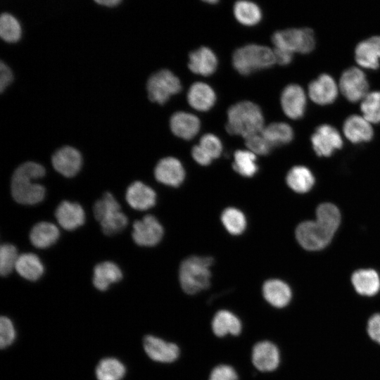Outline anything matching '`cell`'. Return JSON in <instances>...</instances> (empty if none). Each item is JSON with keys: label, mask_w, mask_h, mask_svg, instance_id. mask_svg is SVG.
Instances as JSON below:
<instances>
[{"label": "cell", "mask_w": 380, "mask_h": 380, "mask_svg": "<svg viewBox=\"0 0 380 380\" xmlns=\"http://www.w3.org/2000/svg\"><path fill=\"white\" fill-rule=\"evenodd\" d=\"M263 128L264 117L257 104L244 101L228 109L226 129L229 134L240 135L246 139L260 132Z\"/></svg>", "instance_id": "1"}, {"label": "cell", "mask_w": 380, "mask_h": 380, "mask_svg": "<svg viewBox=\"0 0 380 380\" xmlns=\"http://www.w3.org/2000/svg\"><path fill=\"white\" fill-rule=\"evenodd\" d=\"M213 262V259L210 257L191 256L181 263L179 279L186 293L196 294L210 286V267Z\"/></svg>", "instance_id": "2"}, {"label": "cell", "mask_w": 380, "mask_h": 380, "mask_svg": "<svg viewBox=\"0 0 380 380\" xmlns=\"http://www.w3.org/2000/svg\"><path fill=\"white\" fill-rule=\"evenodd\" d=\"M274 63L276 60L274 51L262 45H245L237 49L232 56L234 68L243 75L270 68Z\"/></svg>", "instance_id": "3"}, {"label": "cell", "mask_w": 380, "mask_h": 380, "mask_svg": "<svg viewBox=\"0 0 380 380\" xmlns=\"http://www.w3.org/2000/svg\"><path fill=\"white\" fill-rule=\"evenodd\" d=\"M274 48L292 53H308L315 46L314 32L308 27L289 28L275 32L272 36Z\"/></svg>", "instance_id": "4"}, {"label": "cell", "mask_w": 380, "mask_h": 380, "mask_svg": "<svg viewBox=\"0 0 380 380\" xmlns=\"http://www.w3.org/2000/svg\"><path fill=\"white\" fill-rule=\"evenodd\" d=\"M146 89L151 101L163 105L171 96L181 91L182 85L179 78L170 70L163 69L149 77Z\"/></svg>", "instance_id": "5"}, {"label": "cell", "mask_w": 380, "mask_h": 380, "mask_svg": "<svg viewBox=\"0 0 380 380\" xmlns=\"http://www.w3.org/2000/svg\"><path fill=\"white\" fill-rule=\"evenodd\" d=\"M335 232L316 221H305L297 227L296 237L300 245L308 251H319L331 241Z\"/></svg>", "instance_id": "6"}, {"label": "cell", "mask_w": 380, "mask_h": 380, "mask_svg": "<svg viewBox=\"0 0 380 380\" xmlns=\"http://www.w3.org/2000/svg\"><path fill=\"white\" fill-rule=\"evenodd\" d=\"M142 346L148 357L157 363L171 364L180 356V348L177 343L153 334L144 336Z\"/></svg>", "instance_id": "7"}, {"label": "cell", "mask_w": 380, "mask_h": 380, "mask_svg": "<svg viewBox=\"0 0 380 380\" xmlns=\"http://www.w3.org/2000/svg\"><path fill=\"white\" fill-rule=\"evenodd\" d=\"M339 87L347 100L357 102L362 100L368 94L369 83L365 72L361 69L350 67L342 73Z\"/></svg>", "instance_id": "8"}, {"label": "cell", "mask_w": 380, "mask_h": 380, "mask_svg": "<svg viewBox=\"0 0 380 380\" xmlns=\"http://www.w3.org/2000/svg\"><path fill=\"white\" fill-rule=\"evenodd\" d=\"M253 367L261 372L275 371L281 362V353L278 346L268 340L257 342L253 346L251 354Z\"/></svg>", "instance_id": "9"}, {"label": "cell", "mask_w": 380, "mask_h": 380, "mask_svg": "<svg viewBox=\"0 0 380 380\" xmlns=\"http://www.w3.org/2000/svg\"><path fill=\"white\" fill-rule=\"evenodd\" d=\"M312 148L319 156H330L343 146L338 131L333 126L324 124L317 127L311 137Z\"/></svg>", "instance_id": "10"}, {"label": "cell", "mask_w": 380, "mask_h": 380, "mask_svg": "<svg viewBox=\"0 0 380 380\" xmlns=\"http://www.w3.org/2000/svg\"><path fill=\"white\" fill-rule=\"evenodd\" d=\"M163 236V228L153 215H146L133 224L132 239L139 246H155L160 242Z\"/></svg>", "instance_id": "11"}, {"label": "cell", "mask_w": 380, "mask_h": 380, "mask_svg": "<svg viewBox=\"0 0 380 380\" xmlns=\"http://www.w3.org/2000/svg\"><path fill=\"white\" fill-rule=\"evenodd\" d=\"M33 179L13 175L11 180V194L19 203L34 205L41 202L45 196L44 187L32 183Z\"/></svg>", "instance_id": "12"}, {"label": "cell", "mask_w": 380, "mask_h": 380, "mask_svg": "<svg viewBox=\"0 0 380 380\" xmlns=\"http://www.w3.org/2000/svg\"><path fill=\"white\" fill-rule=\"evenodd\" d=\"M306 102L305 93L298 84H289L281 92V108L285 115L291 119L297 120L303 116Z\"/></svg>", "instance_id": "13"}, {"label": "cell", "mask_w": 380, "mask_h": 380, "mask_svg": "<svg viewBox=\"0 0 380 380\" xmlns=\"http://www.w3.org/2000/svg\"><path fill=\"white\" fill-rule=\"evenodd\" d=\"M54 169L67 177H71L80 171L82 158L80 151L74 147L65 146L58 149L52 156Z\"/></svg>", "instance_id": "14"}, {"label": "cell", "mask_w": 380, "mask_h": 380, "mask_svg": "<svg viewBox=\"0 0 380 380\" xmlns=\"http://www.w3.org/2000/svg\"><path fill=\"white\" fill-rule=\"evenodd\" d=\"M338 91L334 79L326 73L320 75L308 85L310 99L319 105L332 103L337 98Z\"/></svg>", "instance_id": "15"}, {"label": "cell", "mask_w": 380, "mask_h": 380, "mask_svg": "<svg viewBox=\"0 0 380 380\" xmlns=\"http://www.w3.org/2000/svg\"><path fill=\"white\" fill-rule=\"evenodd\" d=\"M156 179L166 185L178 186L184 179V169L179 160L173 157L161 159L154 170Z\"/></svg>", "instance_id": "16"}, {"label": "cell", "mask_w": 380, "mask_h": 380, "mask_svg": "<svg viewBox=\"0 0 380 380\" xmlns=\"http://www.w3.org/2000/svg\"><path fill=\"white\" fill-rule=\"evenodd\" d=\"M213 333L219 338L227 336H237L242 332L241 319L233 312L222 309L218 310L211 320Z\"/></svg>", "instance_id": "17"}, {"label": "cell", "mask_w": 380, "mask_h": 380, "mask_svg": "<svg viewBox=\"0 0 380 380\" xmlns=\"http://www.w3.org/2000/svg\"><path fill=\"white\" fill-rule=\"evenodd\" d=\"M262 293L265 301L275 308L286 307L292 299V291L284 281L277 279H268L264 282Z\"/></svg>", "instance_id": "18"}, {"label": "cell", "mask_w": 380, "mask_h": 380, "mask_svg": "<svg viewBox=\"0 0 380 380\" xmlns=\"http://www.w3.org/2000/svg\"><path fill=\"white\" fill-rule=\"evenodd\" d=\"M355 58L362 67L376 70L380 65V35L362 40L355 47Z\"/></svg>", "instance_id": "19"}, {"label": "cell", "mask_w": 380, "mask_h": 380, "mask_svg": "<svg viewBox=\"0 0 380 380\" xmlns=\"http://www.w3.org/2000/svg\"><path fill=\"white\" fill-rule=\"evenodd\" d=\"M343 130L345 137L352 143L370 141L374 131L370 122L363 116L352 115L344 121Z\"/></svg>", "instance_id": "20"}, {"label": "cell", "mask_w": 380, "mask_h": 380, "mask_svg": "<svg viewBox=\"0 0 380 380\" xmlns=\"http://www.w3.org/2000/svg\"><path fill=\"white\" fill-rule=\"evenodd\" d=\"M170 127L175 135L183 139L189 140L199 132L201 122L195 115L179 111L171 116Z\"/></svg>", "instance_id": "21"}, {"label": "cell", "mask_w": 380, "mask_h": 380, "mask_svg": "<svg viewBox=\"0 0 380 380\" xmlns=\"http://www.w3.org/2000/svg\"><path fill=\"white\" fill-rule=\"evenodd\" d=\"M188 67L195 74L208 76L216 70L217 58L210 49L202 46L189 53Z\"/></svg>", "instance_id": "22"}, {"label": "cell", "mask_w": 380, "mask_h": 380, "mask_svg": "<svg viewBox=\"0 0 380 380\" xmlns=\"http://www.w3.org/2000/svg\"><path fill=\"white\" fill-rule=\"evenodd\" d=\"M55 216L59 224L67 230H73L82 225L85 214L82 206L77 203L62 201L57 207Z\"/></svg>", "instance_id": "23"}, {"label": "cell", "mask_w": 380, "mask_h": 380, "mask_svg": "<svg viewBox=\"0 0 380 380\" xmlns=\"http://www.w3.org/2000/svg\"><path fill=\"white\" fill-rule=\"evenodd\" d=\"M126 200L134 209L145 210L155 205L156 195L151 187L137 181L128 186Z\"/></svg>", "instance_id": "24"}, {"label": "cell", "mask_w": 380, "mask_h": 380, "mask_svg": "<svg viewBox=\"0 0 380 380\" xmlns=\"http://www.w3.org/2000/svg\"><path fill=\"white\" fill-rule=\"evenodd\" d=\"M187 101L194 109L198 111H207L215 104L216 95L210 85L197 82L192 84L189 89Z\"/></svg>", "instance_id": "25"}, {"label": "cell", "mask_w": 380, "mask_h": 380, "mask_svg": "<svg viewBox=\"0 0 380 380\" xmlns=\"http://www.w3.org/2000/svg\"><path fill=\"white\" fill-rule=\"evenodd\" d=\"M94 372L96 380H123L127 368L118 357L105 356L97 362Z\"/></svg>", "instance_id": "26"}, {"label": "cell", "mask_w": 380, "mask_h": 380, "mask_svg": "<svg viewBox=\"0 0 380 380\" xmlns=\"http://www.w3.org/2000/svg\"><path fill=\"white\" fill-rule=\"evenodd\" d=\"M122 278V273L119 267L112 262L106 261L94 267L92 283L96 289L104 291Z\"/></svg>", "instance_id": "27"}, {"label": "cell", "mask_w": 380, "mask_h": 380, "mask_svg": "<svg viewBox=\"0 0 380 380\" xmlns=\"http://www.w3.org/2000/svg\"><path fill=\"white\" fill-rule=\"evenodd\" d=\"M351 282L356 292L362 296H372L380 290V277L372 269H362L354 272Z\"/></svg>", "instance_id": "28"}, {"label": "cell", "mask_w": 380, "mask_h": 380, "mask_svg": "<svg viewBox=\"0 0 380 380\" xmlns=\"http://www.w3.org/2000/svg\"><path fill=\"white\" fill-rule=\"evenodd\" d=\"M59 235V230L56 225L47 222H41L31 229L30 239L34 246L46 248L55 243Z\"/></svg>", "instance_id": "29"}, {"label": "cell", "mask_w": 380, "mask_h": 380, "mask_svg": "<svg viewBox=\"0 0 380 380\" xmlns=\"http://www.w3.org/2000/svg\"><path fill=\"white\" fill-rule=\"evenodd\" d=\"M15 269L20 277L31 281L38 280L44 271L40 259L33 253L19 255Z\"/></svg>", "instance_id": "30"}, {"label": "cell", "mask_w": 380, "mask_h": 380, "mask_svg": "<svg viewBox=\"0 0 380 380\" xmlns=\"http://www.w3.org/2000/svg\"><path fill=\"white\" fill-rule=\"evenodd\" d=\"M288 186L297 193L309 191L315 184V177L311 171L305 166H295L286 176Z\"/></svg>", "instance_id": "31"}, {"label": "cell", "mask_w": 380, "mask_h": 380, "mask_svg": "<svg viewBox=\"0 0 380 380\" xmlns=\"http://www.w3.org/2000/svg\"><path fill=\"white\" fill-rule=\"evenodd\" d=\"M272 147L289 143L293 137L291 127L285 122H273L262 129L260 132Z\"/></svg>", "instance_id": "32"}, {"label": "cell", "mask_w": 380, "mask_h": 380, "mask_svg": "<svg viewBox=\"0 0 380 380\" xmlns=\"http://www.w3.org/2000/svg\"><path fill=\"white\" fill-rule=\"evenodd\" d=\"M236 19L242 25L252 26L260 22L262 13L259 6L248 1H239L234 5Z\"/></svg>", "instance_id": "33"}, {"label": "cell", "mask_w": 380, "mask_h": 380, "mask_svg": "<svg viewBox=\"0 0 380 380\" xmlns=\"http://www.w3.org/2000/svg\"><path fill=\"white\" fill-rule=\"evenodd\" d=\"M234 158L232 167L241 175L250 177L257 172L256 156L251 151L238 150L235 151Z\"/></svg>", "instance_id": "34"}, {"label": "cell", "mask_w": 380, "mask_h": 380, "mask_svg": "<svg viewBox=\"0 0 380 380\" xmlns=\"http://www.w3.org/2000/svg\"><path fill=\"white\" fill-rule=\"evenodd\" d=\"M0 36L8 43L18 42L22 36V27L11 13L4 12L0 15Z\"/></svg>", "instance_id": "35"}, {"label": "cell", "mask_w": 380, "mask_h": 380, "mask_svg": "<svg viewBox=\"0 0 380 380\" xmlns=\"http://www.w3.org/2000/svg\"><path fill=\"white\" fill-rule=\"evenodd\" d=\"M221 220L225 229L233 235L241 234L246 227L243 213L234 208L225 209L222 213Z\"/></svg>", "instance_id": "36"}, {"label": "cell", "mask_w": 380, "mask_h": 380, "mask_svg": "<svg viewBox=\"0 0 380 380\" xmlns=\"http://www.w3.org/2000/svg\"><path fill=\"white\" fill-rule=\"evenodd\" d=\"M360 109L369 122H380V91L368 93L362 100Z\"/></svg>", "instance_id": "37"}, {"label": "cell", "mask_w": 380, "mask_h": 380, "mask_svg": "<svg viewBox=\"0 0 380 380\" xmlns=\"http://www.w3.org/2000/svg\"><path fill=\"white\" fill-rule=\"evenodd\" d=\"M316 217L317 220L324 224L335 232L341 222L339 210L330 203H322L317 208Z\"/></svg>", "instance_id": "38"}, {"label": "cell", "mask_w": 380, "mask_h": 380, "mask_svg": "<svg viewBox=\"0 0 380 380\" xmlns=\"http://www.w3.org/2000/svg\"><path fill=\"white\" fill-rule=\"evenodd\" d=\"M103 232L106 235L115 234L127 224V218L120 210L106 214L100 221Z\"/></svg>", "instance_id": "39"}, {"label": "cell", "mask_w": 380, "mask_h": 380, "mask_svg": "<svg viewBox=\"0 0 380 380\" xmlns=\"http://www.w3.org/2000/svg\"><path fill=\"white\" fill-rule=\"evenodd\" d=\"M18 338V329L14 321L8 316L0 317V348L6 350L13 346Z\"/></svg>", "instance_id": "40"}, {"label": "cell", "mask_w": 380, "mask_h": 380, "mask_svg": "<svg viewBox=\"0 0 380 380\" xmlns=\"http://www.w3.org/2000/svg\"><path fill=\"white\" fill-rule=\"evenodd\" d=\"M16 248L11 244H3L0 248V273L8 276L15 268L18 258Z\"/></svg>", "instance_id": "41"}, {"label": "cell", "mask_w": 380, "mask_h": 380, "mask_svg": "<svg viewBox=\"0 0 380 380\" xmlns=\"http://www.w3.org/2000/svg\"><path fill=\"white\" fill-rule=\"evenodd\" d=\"M120 210L118 202L109 192L104 193L103 197L95 203L93 208L94 215L99 222L106 214Z\"/></svg>", "instance_id": "42"}, {"label": "cell", "mask_w": 380, "mask_h": 380, "mask_svg": "<svg viewBox=\"0 0 380 380\" xmlns=\"http://www.w3.org/2000/svg\"><path fill=\"white\" fill-rule=\"evenodd\" d=\"M245 140L249 151L255 154L267 155L273 148L261 132L252 135Z\"/></svg>", "instance_id": "43"}, {"label": "cell", "mask_w": 380, "mask_h": 380, "mask_svg": "<svg viewBox=\"0 0 380 380\" xmlns=\"http://www.w3.org/2000/svg\"><path fill=\"white\" fill-rule=\"evenodd\" d=\"M45 175L44 167L34 162H26L19 165L13 175L37 179Z\"/></svg>", "instance_id": "44"}, {"label": "cell", "mask_w": 380, "mask_h": 380, "mask_svg": "<svg viewBox=\"0 0 380 380\" xmlns=\"http://www.w3.org/2000/svg\"><path fill=\"white\" fill-rule=\"evenodd\" d=\"M199 145L213 158H217L222 150L220 139L213 134H205L200 139Z\"/></svg>", "instance_id": "45"}, {"label": "cell", "mask_w": 380, "mask_h": 380, "mask_svg": "<svg viewBox=\"0 0 380 380\" xmlns=\"http://www.w3.org/2000/svg\"><path fill=\"white\" fill-rule=\"evenodd\" d=\"M208 380H239V374L232 365L220 364L211 370Z\"/></svg>", "instance_id": "46"}, {"label": "cell", "mask_w": 380, "mask_h": 380, "mask_svg": "<svg viewBox=\"0 0 380 380\" xmlns=\"http://www.w3.org/2000/svg\"><path fill=\"white\" fill-rule=\"evenodd\" d=\"M367 331L374 341L380 344V313L374 314L369 317Z\"/></svg>", "instance_id": "47"}, {"label": "cell", "mask_w": 380, "mask_h": 380, "mask_svg": "<svg viewBox=\"0 0 380 380\" xmlns=\"http://www.w3.org/2000/svg\"><path fill=\"white\" fill-rule=\"evenodd\" d=\"M13 79L11 68L3 61L0 62V91L3 93Z\"/></svg>", "instance_id": "48"}, {"label": "cell", "mask_w": 380, "mask_h": 380, "mask_svg": "<svg viewBox=\"0 0 380 380\" xmlns=\"http://www.w3.org/2000/svg\"><path fill=\"white\" fill-rule=\"evenodd\" d=\"M191 155L195 161L201 165H208L213 160L199 144L193 147Z\"/></svg>", "instance_id": "49"}, {"label": "cell", "mask_w": 380, "mask_h": 380, "mask_svg": "<svg viewBox=\"0 0 380 380\" xmlns=\"http://www.w3.org/2000/svg\"><path fill=\"white\" fill-rule=\"evenodd\" d=\"M273 51L277 63L281 65H286L291 62L293 53L279 48H274Z\"/></svg>", "instance_id": "50"}, {"label": "cell", "mask_w": 380, "mask_h": 380, "mask_svg": "<svg viewBox=\"0 0 380 380\" xmlns=\"http://www.w3.org/2000/svg\"><path fill=\"white\" fill-rule=\"evenodd\" d=\"M94 2L101 6L114 7L119 5L122 0H95Z\"/></svg>", "instance_id": "51"}, {"label": "cell", "mask_w": 380, "mask_h": 380, "mask_svg": "<svg viewBox=\"0 0 380 380\" xmlns=\"http://www.w3.org/2000/svg\"><path fill=\"white\" fill-rule=\"evenodd\" d=\"M206 2L210 4H215L217 3V1H206Z\"/></svg>", "instance_id": "52"}]
</instances>
